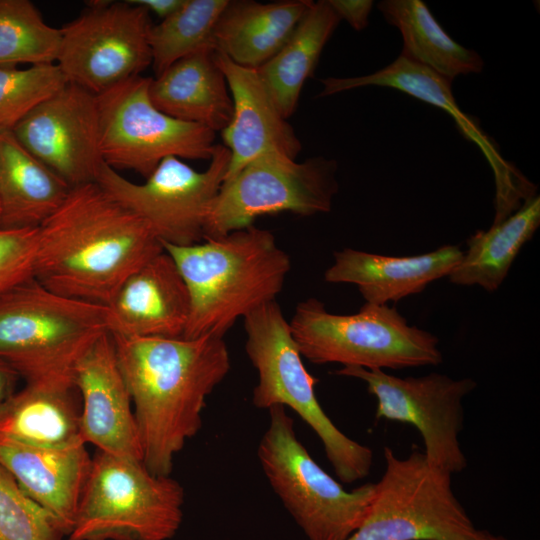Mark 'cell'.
<instances>
[{
    "mask_svg": "<svg viewBox=\"0 0 540 540\" xmlns=\"http://www.w3.org/2000/svg\"><path fill=\"white\" fill-rule=\"evenodd\" d=\"M69 186L32 155L10 129H0V228H39Z\"/></svg>",
    "mask_w": 540,
    "mask_h": 540,
    "instance_id": "cb8c5ba5",
    "label": "cell"
},
{
    "mask_svg": "<svg viewBox=\"0 0 540 540\" xmlns=\"http://www.w3.org/2000/svg\"><path fill=\"white\" fill-rule=\"evenodd\" d=\"M134 4L143 6L149 13L152 12L161 20L171 16L184 3L185 0H130Z\"/></svg>",
    "mask_w": 540,
    "mask_h": 540,
    "instance_id": "e575fe53",
    "label": "cell"
},
{
    "mask_svg": "<svg viewBox=\"0 0 540 540\" xmlns=\"http://www.w3.org/2000/svg\"><path fill=\"white\" fill-rule=\"evenodd\" d=\"M312 2L229 1L214 29V48L239 66L257 69L282 48Z\"/></svg>",
    "mask_w": 540,
    "mask_h": 540,
    "instance_id": "603a6c76",
    "label": "cell"
},
{
    "mask_svg": "<svg viewBox=\"0 0 540 540\" xmlns=\"http://www.w3.org/2000/svg\"><path fill=\"white\" fill-rule=\"evenodd\" d=\"M302 355L314 364L365 369L435 366L443 361L438 338L409 325L394 307L365 303L355 314H333L323 302L298 303L289 322Z\"/></svg>",
    "mask_w": 540,
    "mask_h": 540,
    "instance_id": "8992f818",
    "label": "cell"
},
{
    "mask_svg": "<svg viewBox=\"0 0 540 540\" xmlns=\"http://www.w3.org/2000/svg\"><path fill=\"white\" fill-rule=\"evenodd\" d=\"M38 228H0V295L33 277Z\"/></svg>",
    "mask_w": 540,
    "mask_h": 540,
    "instance_id": "d6a6232c",
    "label": "cell"
},
{
    "mask_svg": "<svg viewBox=\"0 0 540 540\" xmlns=\"http://www.w3.org/2000/svg\"><path fill=\"white\" fill-rule=\"evenodd\" d=\"M152 25L150 13L130 0L91 1L60 28L56 64L67 82L99 95L151 65Z\"/></svg>",
    "mask_w": 540,
    "mask_h": 540,
    "instance_id": "4fadbf2b",
    "label": "cell"
},
{
    "mask_svg": "<svg viewBox=\"0 0 540 540\" xmlns=\"http://www.w3.org/2000/svg\"><path fill=\"white\" fill-rule=\"evenodd\" d=\"M337 162L315 156L304 162L263 153L224 181L208 212L204 239L254 225L260 216L327 213L338 191Z\"/></svg>",
    "mask_w": 540,
    "mask_h": 540,
    "instance_id": "30bf717a",
    "label": "cell"
},
{
    "mask_svg": "<svg viewBox=\"0 0 540 540\" xmlns=\"http://www.w3.org/2000/svg\"><path fill=\"white\" fill-rule=\"evenodd\" d=\"M12 132L70 189L95 182L103 163L97 95L67 82L20 120Z\"/></svg>",
    "mask_w": 540,
    "mask_h": 540,
    "instance_id": "9a60e30c",
    "label": "cell"
},
{
    "mask_svg": "<svg viewBox=\"0 0 540 540\" xmlns=\"http://www.w3.org/2000/svg\"><path fill=\"white\" fill-rule=\"evenodd\" d=\"M183 505V487L170 475L98 451L67 540H170Z\"/></svg>",
    "mask_w": 540,
    "mask_h": 540,
    "instance_id": "52a82bcc",
    "label": "cell"
},
{
    "mask_svg": "<svg viewBox=\"0 0 540 540\" xmlns=\"http://www.w3.org/2000/svg\"><path fill=\"white\" fill-rule=\"evenodd\" d=\"M108 330V309L31 277L0 295V359L27 384L74 385L83 354Z\"/></svg>",
    "mask_w": 540,
    "mask_h": 540,
    "instance_id": "277c9868",
    "label": "cell"
},
{
    "mask_svg": "<svg viewBox=\"0 0 540 540\" xmlns=\"http://www.w3.org/2000/svg\"><path fill=\"white\" fill-rule=\"evenodd\" d=\"M245 350L258 373L252 403L256 408L289 407L316 433L338 479L350 484L370 473L372 450L345 435L322 409L314 378L276 301L244 318Z\"/></svg>",
    "mask_w": 540,
    "mask_h": 540,
    "instance_id": "5b68a950",
    "label": "cell"
},
{
    "mask_svg": "<svg viewBox=\"0 0 540 540\" xmlns=\"http://www.w3.org/2000/svg\"><path fill=\"white\" fill-rule=\"evenodd\" d=\"M61 37L31 1L0 0V67L56 63Z\"/></svg>",
    "mask_w": 540,
    "mask_h": 540,
    "instance_id": "f546056e",
    "label": "cell"
},
{
    "mask_svg": "<svg viewBox=\"0 0 540 540\" xmlns=\"http://www.w3.org/2000/svg\"><path fill=\"white\" fill-rule=\"evenodd\" d=\"M339 22L327 0L312 2L282 48L256 69L285 119L295 112L302 87Z\"/></svg>",
    "mask_w": 540,
    "mask_h": 540,
    "instance_id": "484cf974",
    "label": "cell"
},
{
    "mask_svg": "<svg viewBox=\"0 0 540 540\" xmlns=\"http://www.w3.org/2000/svg\"><path fill=\"white\" fill-rule=\"evenodd\" d=\"M385 471L358 529L347 540H484L453 493L451 474L413 449H383Z\"/></svg>",
    "mask_w": 540,
    "mask_h": 540,
    "instance_id": "9c48e42d",
    "label": "cell"
},
{
    "mask_svg": "<svg viewBox=\"0 0 540 540\" xmlns=\"http://www.w3.org/2000/svg\"><path fill=\"white\" fill-rule=\"evenodd\" d=\"M162 247L189 291L187 339L224 337L239 318L276 301L291 268L274 235L254 225L192 245Z\"/></svg>",
    "mask_w": 540,
    "mask_h": 540,
    "instance_id": "3957f363",
    "label": "cell"
},
{
    "mask_svg": "<svg viewBox=\"0 0 540 540\" xmlns=\"http://www.w3.org/2000/svg\"><path fill=\"white\" fill-rule=\"evenodd\" d=\"M378 9L401 33V55L453 81L459 75L480 73L484 62L474 50L454 41L420 0H384Z\"/></svg>",
    "mask_w": 540,
    "mask_h": 540,
    "instance_id": "83f0119b",
    "label": "cell"
},
{
    "mask_svg": "<svg viewBox=\"0 0 540 540\" xmlns=\"http://www.w3.org/2000/svg\"><path fill=\"white\" fill-rule=\"evenodd\" d=\"M540 225V197L535 195L517 211L488 230H478L467 240V250L449 273L455 285L497 290L520 250Z\"/></svg>",
    "mask_w": 540,
    "mask_h": 540,
    "instance_id": "4316f807",
    "label": "cell"
},
{
    "mask_svg": "<svg viewBox=\"0 0 540 540\" xmlns=\"http://www.w3.org/2000/svg\"><path fill=\"white\" fill-rule=\"evenodd\" d=\"M333 256L324 273L326 282L356 285L365 303L385 305L418 294L429 283L448 276L463 251L444 245L425 254L398 257L345 248Z\"/></svg>",
    "mask_w": 540,
    "mask_h": 540,
    "instance_id": "44dd1931",
    "label": "cell"
},
{
    "mask_svg": "<svg viewBox=\"0 0 540 540\" xmlns=\"http://www.w3.org/2000/svg\"><path fill=\"white\" fill-rule=\"evenodd\" d=\"M62 524L33 501L0 463V540H62Z\"/></svg>",
    "mask_w": 540,
    "mask_h": 540,
    "instance_id": "1f68e13d",
    "label": "cell"
},
{
    "mask_svg": "<svg viewBox=\"0 0 540 540\" xmlns=\"http://www.w3.org/2000/svg\"><path fill=\"white\" fill-rule=\"evenodd\" d=\"M323 89L319 97L330 96L364 86L397 89L445 111L455 121L459 132L473 142L490 165L495 180V217L498 224L517 211L536 195V186L500 153L495 141L479 123L458 106L452 81L433 70L399 55L388 66L368 75L356 77H327L320 80Z\"/></svg>",
    "mask_w": 540,
    "mask_h": 540,
    "instance_id": "2e32d148",
    "label": "cell"
},
{
    "mask_svg": "<svg viewBox=\"0 0 540 540\" xmlns=\"http://www.w3.org/2000/svg\"><path fill=\"white\" fill-rule=\"evenodd\" d=\"M215 49L203 48L174 62L149 84V96L163 113L214 131L231 121L233 101Z\"/></svg>",
    "mask_w": 540,
    "mask_h": 540,
    "instance_id": "7402d4cb",
    "label": "cell"
},
{
    "mask_svg": "<svg viewBox=\"0 0 540 540\" xmlns=\"http://www.w3.org/2000/svg\"><path fill=\"white\" fill-rule=\"evenodd\" d=\"M18 377L17 373L0 359V405L15 392L14 386Z\"/></svg>",
    "mask_w": 540,
    "mask_h": 540,
    "instance_id": "d590c367",
    "label": "cell"
},
{
    "mask_svg": "<svg viewBox=\"0 0 540 540\" xmlns=\"http://www.w3.org/2000/svg\"><path fill=\"white\" fill-rule=\"evenodd\" d=\"M150 81L135 76L97 95L103 162L147 178L167 157L210 160L216 133L157 109L149 96Z\"/></svg>",
    "mask_w": 540,
    "mask_h": 540,
    "instance_id": "8fae6325",
    "label": "cell"
},
{
    "mask_svg": "<svg viewBox=\"0 0 540 540\" xmlns=\"http://www.w3.org/2000/svg\"><path fill=\"white\" fill-rule=\"evenodd\" d=\"M139 431L143 463L171 474L176 455L201 429L206 400L224 380V337H137L111 334Z\"/></svg>",
    "mask_w": 540,
    "mask_h": 540,
    "instance_id": "6da1fadb",
    "label": "cell"
},
{
    "mask_svg": "<svg viewBox=\"0 0 540 540\" xmlns=\"http://www.w3.org/2000/svg\"><path fill=\"white\" fill-rule=\"evenodd\" d=\"M161 251L142 218L87 183L71 188L38 228L33 277L54 293L107 307L122 283Z\"/></svg>",
    "mask_w": 540,
    "mask_h": 540,
    "instance_id": "7a4b0ae2",
    "label": "cell"
},
{
    "mask_svg": "<svg viewBox=\"0 0 540 540\" xmlns=\"http://www.w3.org/2000/svg\"><path fill=\"white\" fill-rule=\"evenodd\" d=\"M332 9L356 31L368 26V18L374 2L372 0H327Z\"/></svg>",
    "mask_w": 540,
    "mask_h": 540,
    "instance_id": "836d02e7",
    "label": "cell"
},
{
    "mask_svg": "<svg viewBox=\"0 0 540 540\" xmlns=\"http://www.w3.org/2000/svg\"><path fill=\"white\" fill-rule=\"evenodd\" d=\"M229 159V150L221 144H217L202 172L180 158L167 157L141 184L124 178L103 162L95 182L142 218L161 244L187 246L204 239L206 218L224 181Z\"/></svg>",
    "mask_w": 540,
    "mask_h": 540,
    "instance_id": "7c38bea8",
    "label": "cell"
},
{
    "mask_svg": "<svg viewBox=\"0 0 540 540\" xmlns=\"http://www.w3.org/2000/svg\"><path fill=\"white\" fill-rule=\"evenodd\" d=\"M268 412L257 454L272 489L308 540H347L362 523L375 484L346 490L300 442L286 408Z\"/></svg>",
    "mask_w": 540,
    "mask_h": 540,
    "instance_id": "ba28073f",
    "label": "cell"
},
{
    "mask_svg": "<svg viewBox=\"0 0 540 540\" xmlns=\"http://www.w3.org/2000/svg\"><path fill=\"white\" fill-rule=\"evenodd\" d=\"M233 101V115L221 131L230 159L224 181L259 155L277 151L296 159L302 144L287 122L256 69L239 66L215 51ZM223 181V182H224Z\"/></svg>",
    "mask_w": 540,
    "mask_h": 540,
    "instance_id": "d6986e66",
    "label": "cell"
},
{
    "mask_svg": "<svg viewBox=\"0 0 540 540\" xmlns=\"http://www.w3.org/2000/svg\"><path fill=\"white\" fill-rule=\"evenodd\" d=\"M336 375L362 380L377 400L375 418L413 425L420 433L427 461L451 475L467 467L459 443L464 426L462 401L476 382L432 372L420 377H397L381 369L342 367Z\"/></svg>",
    "mask_w": 540,
    "mask_h": 540,
    "instance_id": "5bb4252c",
    "label": "cell"
},
{
    "mask_svg": "<svg viewBox=\"0 0 540 540\" xmlns=\"http://www.w3.org/2000/svg\"><path fill=\"white\" fill-rule=\"evenodd\" d=\"M229 0H185L149 33L152 67L159 75L174 62L203 48H214L216 23Z\"/></svg>",
    "mask_w": 540,
    "mask_h": 540,
    "instance_id": "f1b7e54d",
    "label": "cell"
},
{
    "mask_svg": "<svg viewBox=\"0 0 540 540\" xmlns=\"http://www.w3.org/2000/svg\"><path fill=\"white\" fill-rule=\"evenodd\" d=\"M484 540H506V539L500 538V537H496V536H494V535H492V534L489 533V534L487 535V537H486Z\"/></svg>",
    "mask_w": 540,
    "mask_h": 540,
    "instance_id": "8d00e7d4",
    "label": "cell"
},
{
    "mask_svg": "<svg viewBox=\"0 0 540 540\" xmlns=\"http://www.w3.org/2000/svg\"><path fill=\"white\" fill-rule=\"evenodd\" d=\"M82 401L80 431L99 452L143 462L131 397L109 332L100 336L74 369Z\"/></svg>",
    "mask_w": 540,
    "mask_h": 540,
    "instance_id": "e0dca14e",
    "label": "cell"
},
{
    "mask_svg": "<svg viewBox=\"0 0 540 540\" xmlns=\"http://www.w3.org/2000/svg\"><path fill=\"white\" fill-rule=\"evenodd\" d=\"M107 309L111 334L180 338L191 302L175 261L163 249L122 283Z\"/></svg>",
    "mask_w": 540,
    "mask_h": 540,
    "instance_id": "ac0fdd59",
    "label": "cell"
},
{
    "mask_svg": "<svg viewBox=\"0 0 540 540\" xmlns=\"http://www.w3.org/2000/svg\"><path fill=\"white\" fill-rule=\"evenodd\" d=\"M67 80L56 64L0 67V129H10Z\"/></svg>",
    "mask_w": 540,
    "mask_h": 540,
    "instance_id": "4dcf8cb0",
    "label": "cell"
},
{
    "mask_svg": "<svg viewBox=\"0 0 540 540\" xmlns=\"http://www.w3.org/2000/svg\"><path fill=\"white\" fill-rule=\"evenodd\" d=\"M86 445L42 447L0 436V463L33 501L62 524L67 535L91 468Z\"/></svg>",
    "mask_w": 540,
    "mask_h": 540,
    "instance_id": "ffe728a7",
    "label": "cell"
},
{
    "mask_svg": "<svg viewBox=\"0 0 540 540\" xmlns=\"http://www.w3.org/2000/svg\"><path fill=\"white\" fill-rule=\"evenodd\" d=\"M74 391L73 384L26 383L0 405V436L42 447L84 442Z\"/></svg>",
    "mask_w": 540,
    "mask_h": 540,
    "instance_id": "d4e9b609",
    "label": "cell"
}]
</instances>
